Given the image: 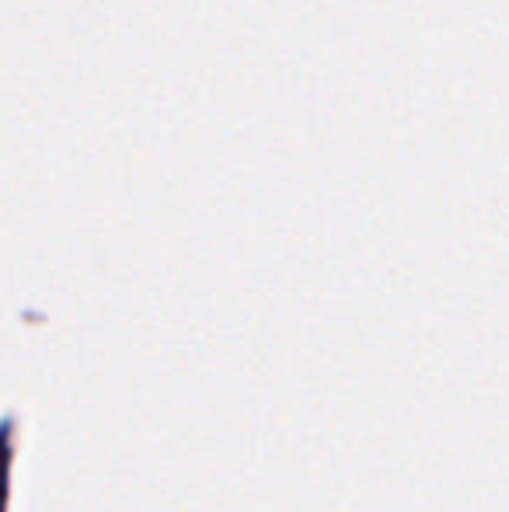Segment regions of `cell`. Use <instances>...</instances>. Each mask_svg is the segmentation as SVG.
I'll return each instance as SVG.
<instances>
[{"label":"cell","instance_id":"cell-1","mask_svg":"<svg viewBox=\"0 0 509 512\" xmlns=\"http://www.w3.org/2000/svg\"><path fill=\"white\" fill-rule=\"evenodd\" d=\"M4 439H7V432L4 429H0V512H4V478H7V460H11V457H7V450H4Z\"/></svg>","mask_w":509,"mask_h":512}]
</instances>
